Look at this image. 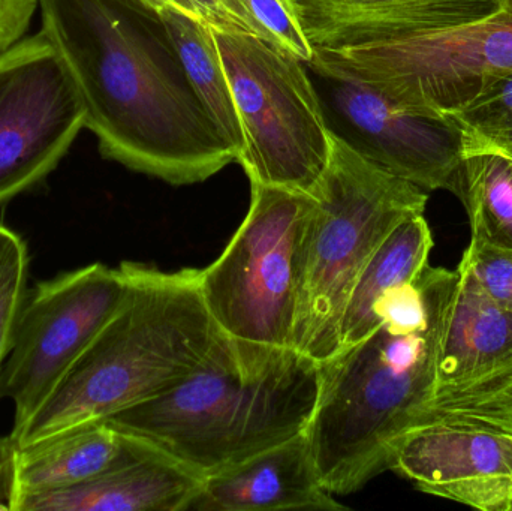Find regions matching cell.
<instances>
[{
    "mask_svg": "<svg viewBox=\"0 0 512 511\" xmlns=\"http://www.w3.org/2000/svg\"><path fill=\"white\" fill-rule=\"evenodd\" d=\"M460 263L496 303L512 312V249L471 242Z\"/></svg>",
    "mask_w": 512,
    "mask_h": 511,
    "instance_id": "484cf974",
    "label": "cell"
},
{
    "mask_svg": "<svg viewBox=\"0 0 512 511\" xmlns=\"http://www.w3.org/2000/svg\"><path fill=\"white\" fill-rule=\"evenodd\" d=\"M155 9L173 8L224 32L248 33L268 41L245 0H144ZM270 42V41H268Z\"/></svg>",
    "mask_w": 512,
    "mask_h": 511,
    "instance_id": "d4e9b609",
    "label": "cell"
},
{
    "mask_svg": "<svg viewBox=\"0 0 512 511\" xmlns=\"http://www.w3.org/2000/svg\"><path fill=\"white\" fill-rule=\"evenodd\" d=\"M128 288L119 309L38 413L18 432L24 447L173 389L221 336L201 293V269L165 270L123 261Z\"/></svg>",
    "mask_w": 512,
    "mask_h": 511,
    "instance_id": "277c9868",
    "label": "cell"
},
{
    "mask_svg": "<svg viewBox=\"0 0 512 511\" xmlns=\"http://www.w3.org/2000/svg\"><path fill=\"white\" fill-rule=\"evenodd\" d=\"M41 30L68 69L105 159L174 186L237 162L144 0H38Z\"/></svg>",
    "mask_w": 512,
    "mask_h": 511,
    "instance_id": "6da1fadb",
    "label": "cell"
},
{
    "mask_svg": "<svg viewBox=\"0 0 512 511\" xmlns=\"http://www.w3.org/2000/svg\"><path fill=\"white\" fill-rule=\"evenodd\" d=\"M153 452L152 444L107 420L74 426L17 447L12 507L18 498L77 488Z\"/></svg>",
    "mask_w": 512,
    "mask_h": 511,
    "instance_id": "5bb4252c",
    "label": "cell"
},
{
    "mask_svg": "<svg viewBox=\"0 0 512 511\" xmlns=\"http://www.w3.org/2000/svg\"><path fill=\"white\" fill-rule=\"evenodd\" d=\"M306 65L373 90L400 110L445 117L469 104L490 78L512 69V0L459 26L313 47Z\"/></svg>",
    "mask_w": 512,
    "mask_h": 511,
    "instance_id": "52a82bcc",
    "label": "cell"
},
{
    "mask_svg": "<svg viewBox=\"0 0 512 511\" xmlns=\"http://www.w3.org/2000/svg\"><path fill=\"white\" fill-rule=\"evenodd\" d=\"M511 511H512V509H511Z\"/></svg>",
    "mask_w": 512,
    "mask_h": 511,
    "instance_id": "f546056e",
    "label": "cell"
},
{
    "mask_svg": "<svg viewBox=\"0 0 512 511\" xmlns=\"http://www.w3.org/2000/svg\"><path fill=\"white\" fill-rule=\"evenodd\" d=\"M456 270L435 390L474 380L512 360V312L481 288L465 264Z\"/></svg>",
    "mask_w": 512,
    "mask_h": 511,
    "instance_id": "2e32d148",
    "label": "cell"
},
{
    "mask_svg": "<svg viewBox=\"0 0 512 511\" xmlns=\"http://www.w3.org/2000/svg\"><path fill=\"white\" fill-rule=\"evenodd\" d=\"M17 446L11 437H0V510H11L14 501V467Z\"/></svg>",
    "mask_w": 512,
    "mask_h": 511,
    "instance_id": "f1b7e54d",
    "label": "cell"
},
{
    "mask_svg": "<svg viewBox=\"0 0 512 511\" xmlns=\"http://www.w3.org/2000/svg\"><path fill=\"white\" fill-rule=\"evenodd\" d=\"M327 168L312 191L303 297L292 348L318 363L339 351L346 300L384 240L424 215L426 191L364 159L331 134Z\"/></svg>",
    "mask_w": 512,
    "mask_h": 511,
    "instance_id": "5b68a950",
    "label": "cell"
},
{
    "mask_svg": "<svg viewBox=\"0 0 512 511\" xmlns=\"http://www.w3.org/2000/svg\"><path fill=\"white\" fill-rule=\"evenodd\" d=\"M460 201L471 222V242L512 249V162L498 155L463 159Z\"/></svg>",
    "mask_w": 512,
    "mask_h": 511,
    "instance_id": "44dd1931",
    "label": "cell"
},
{
    "mask_svg": "<svg viewBox=\"0 0 512 511\" xmlns=\"http://www.w3.org/2000/svg\"><path fill=\"white\" fill-rule=\"evenodd\" d=\"M38 0H0V50L27 35Z\"/></svg>",
    "mask_w": 512,
    "mask_h": 511,
    "instance_id": "4316f807",
    "label": "cell"
},
{
    "mask_svg": "<svg viewBox=\"0 0 512 511\" xmlns=\"http://www.w3.org/2000/svg\"><path fill=\"white\" fill-rule=\"evenodd\" d=\"M505 0H403L381 8L300 17L313 47L378 41L459 26L495 14Z\"/></svg>",
    "mask_w": 512,
    "mask_h": 511,
    "instance_id": "e0dca14e",
    "label": "cell"
},
{
    "mask_svg": "<svg viewBox=\"0 0 512 511\" xmlns=\"http://www.w3.org/2000/svg\"><path fill=\"white\" fill-rule=\"evenodd\" d=\"M348 510L322 485L306 432L206 477L188 511Z\"/></svg>",
    "mask_w": 512,
    "mask_h": 511,
    "instance_id": "4fadbf2b",
    "label": "cell"
},
{
    "mask_svg": "<svg viewBox=\"0 0 512 511\" xmlns=\"http://www.w3.org/2000/svg\"><path fill=\"white\" fill-rule=\"evenodd\" d=\"M462 137L463 155H498L512 162V69L490 78L477 96L445 116Z\"/></svg>",
    "mask_w": 512,
    "mask_h": 511,
    "instance_id": "7402d4cb",
    "label": "cell"
},
{
    "mask_svg": "<svg viewBox=\"0 0 512 511\" xmlns=\"http://www.w3.org/2000/svg\"><path fill=\"white\" fill-rule=\"evenodd\" d=\"M249 12L271 44L294 54L304 63L313 59V45L307 39L294 6L289 0H245Z\"/></svg>",
    "mask_w": 512,
    "mask_h": 511,
    "instance_id": "cb8c5ba5",
    "label": "cell"
},
{
    "mask_svg": "<svg viewBox=\"0 0 512 511\" xmlns=\"http://www.w3.org/2000/svg\"><path fill=\"white\" fill-rule=\"evenodd\" d=\"M213 35L242 125L239 164L251 185L312 194L331 140L306 63L258 36L216 29Z\"/></svg>",
    "mask_w": 512,
    "mask_h": 511,
    "instance_id": "ba28073f",
    "label": "cell"
},
{
    "mask_svg": "<svg viewBox=\"0 0 512 511\" xmlns=\"http://www.w3.org/2000/svg\"><path fill=\"white\" fill-rule=\"evenodd\" d=\"M27 272L26 243L17 233L0 225V371L11 351L26 299Z\"/></svg>",
    "mask_w": 512,
    "mask_h": 511,
    "instance_id": "603a6c76",
    "label": "cell"
},
{
    "mask_svg": "<svg viewBox=\"0 0 512 511\" xmlns=\"http://www.w3.org/2000/svg\"><path fill=\"white\" fill-rule=\"evenodd\" d=\"M420 492L481 511L512 509V437L466 425L420 426L397 444L391 470Z\"/></svg>",
    "mask_w": 512,
    "mask_h": 511,
    "instance_id": "7c38bea8",
    "label": "cell"
},
{
    "mask_svg": "<svg viewBox=\"0 0 512 511\" xmlns=\"http://www.w3.org/2000/svg\"><path fill=\"white\" fill-rule=\"evenodd\" d=\"M456 284L457 270L429 264L379 303L370 335L321 363L306 437L331 494H354L391 470L397 444L435 392Z\"/></svg>",
    "mask_w": 512,
    "mask_h": 511,
    "instance_id": "7a4b0ae2",
    "label": "cell"
},
{
    "mask_svg": "<svg viewBox=\"0 0 512 511\" xmlns=\"http://www.w3.org/2000/svg\"><path fill=\"white\" fill-rule=\"evenodd\" d=\"M158 12L176 44L192 87L239 162L242 125L212 27L177 9L161 8Z\"/></svg>",
    "mask_w": 512,
    "mask_h": 511,
    "instance_id": "d6986e66",
    "label": "cell"
},
{
    "mask_svg": "<svg viewBox=\"0 0 512 511\" xmlns=\"http://www.w3.org/2000/svg\"><path fill=\"white\" fill-rule=\"evenodd\" d=\"M297 17L381 8L403 0H289Z\"/></svg>",
    "mask_w": 512,
    "mask_h": 511,
    "instance_id": "83f0119b",
    "label": "cell"
},
{
    "mask_svg": "<svg viewBox=\"0 0 512 511\" xmlns=\"http://www.w3.org/2000/svg\"><path fill=\"white\" fill-rule=\"evenodd\" d=\"M310 72L331 134L423 191L442 189L460 198L465 155L450 120L400 110L360 84Z\"/></svg>",
    "mask_w": 512,
    "mask_h": 511,
    "instance_id": "8fae6325",
    "label": "cell"
},
{
    "mask_svg": "<svg viewBox=\"0 0 512 511\" xmlns=\"http://www.w3.org/2000/svg\"><path fill=\"white\" fill-rule=\"evenodd\" d=\"M128 288L122 266L96 263L39 282L26 294L11 351L0 371V399L15 405V437L53 395L119 309Z\"/></svg>",
    "mask_w": 512,
    "mask_h": 511,
    "instance_id": "9c48e42d",
    "label": "cell"
},
{
    "mask_svg": "<svg viewBox=\"0 0 512 511\" xmlns=\"http://www.w3.org/2000/svg\"><path fill=\"white\" fill-rule=\"evenodd\" d=\"M313 209L306 192L251 185L248 215L218 260L201 269L204 303L228 338L292 348Z\"/></svg>",
    "mask_w": 512,
    "mask_h": 511,
    "instance_id": "8992f818",
    "label": "cell"
},
{
    "mask_svg": "<svg viewBox=\"0 0 512 511\" xmlns=\"http://www.w3.org/2000/svg\"><path fill=\"white\" fill-rule=\"evenodd\" d=\"M84 128L77 87L41 29L0 50V204L53 173Z\"/></svg>",
    "mask_w": 512,
    "mask_h": 511,
    "instance_id": "30bf717a",
    "label": "cell"
},
{
    "mask_svg": "<svg viewBox=\"0 0 512 511\" xmlns=\"http://www.w3.org/2000/svg\"><path fill=\"white\" fill-rule=\"evenodd\" d=\"M203 482L156 450L77 488L18 498L12 511H188Z\"/></svg>",
    "mask_w": 512,
    "mask_h": 511,
    "instance_id": "9a60e30c",
    "label": "cell"
},
{
    "mask_svg": "<svg viewBox=\"0 0 512 511\" xmlns=\"http://www.w3.org/2000/svg\"><path fill=\"white\" fill-rule=\"evenodd\" d=\"M319 389L321 363L221 333L182 383L107 422L206 479L304 434Z\"/></svg>",
    "mask_w": 512,
    "mask_h": 511,
    "instance_id": "3957f363",
    "label": "cell"
},
{
    "mask_svg": "<svg viewBox=\"0 0 512 511\" xmlns=\"http://www.w3.org/2000/svg\"><path fill=\"white\" fill-rule=\"evenodd\" d=\"M438 423L474 426L512 437V360L474 380L435 390L415 414L409 431Z\"/></svg>",
    "mask_w": 512,
    "mask_h": 511,
    "instance_id": "ffe728a7",
    "label": "cell"
},
{
    "mask_svg": "<svg viewBox=\"0 0 512 511\" xmlns=\"http://www.w3.org/2000/svg\"><path fill=\"white\" fill-rule=\"evenodd\" d=\"M433 245L432 230L424 215L406 219L384 240L346 300L339 327V351L357 344L378 327L379 303L391 291L421 275L429 266Z\"/></svg>",
    "mask_w": 512,
    "mask_h": 511,
    "instance_id": "ac0fdd59",
    "label": "cell"
}]
</instances>
